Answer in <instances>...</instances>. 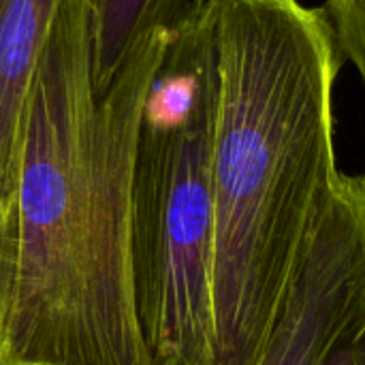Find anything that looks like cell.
<instances>
[{"label": "cell", "mask_w": 365, "mask_h": 365, "mask_svg": "<svg viewBox=\"0 0 365 365\" xmlns=\"http://www.w3.org/2000/svg\"><path fill=\"white\" fill-rule=\"evenodd\" d=\"M252 365H365V175L334 186Z\"/></svg>", "instance_id": "277c9868"}, {"label": "cell", "mask_w": 365, "mask_h": 365, "mask_svg": "<svg viewBox=\"0 0 365 365\" xmlns=\"http://www.w3.org/2000/svg\"><path fill=\"white\" fill-rule=\"evenodd\" d=\"M216 103L218 79L186 105L143 101L133 265L139 319L156 365H212Z\"/></svg>", "instance_id": "3957f363"}, {"label": "cell", "mask_w": 365, "mask_h": 365, "mask_svg": "<svg viewBox=\"0 0 365 365\" xmlns=\"http://www.w3.org/2000/svg\"><path fill=\"white\" fill-rule=\"evenodd\" d=\"M178 28L145 36L96 96L86 0L58 2L0 212V355L156 365L135 289V169L145 92Z\"/></svg>", "instance_id": "6da1fadb"}, {"label": "cell", "mask_w": 365, "mask_h": 365, "mask_svg": "<svg viewBox=\"0 0 365 365\" xmlns=\"http://www.w3.org/2000/svg\"><path fill=\"white\" fill-rule=\"evenodd\" d=\"M218 103L212 143V365H252L342 171L327 15L299 0H210Z\"/></svg>", "instance_id": "7a4b0ae2"}, {"label": "cell", "mask_w": 365, "mask_h": 365, "mask_svg": "<svg viewBox=\"0 0 365 365\" xmlns=\"http://www.w3.org/2000/svg\"><path fill=\"white\" fill-rule=\"evenodd\" d=\"M323 11L342 62L349 60L365 83V0H325Z\"/></svg>", "instance_id": "52a82bcc"}, {"label": "cell", "mask_w": 365, "mask_h": 365, "mask_svg": "<svg viewBox=\"0 0 365 365\" xmlns=\"http://www.w3.org/2000/svg\"><path fill=\"white\" fill-rule=\"evenodd\" d=\"M60 0H0V212L6 207L28 86Z\"/></svg>", "instance_id": "5b68a950"}, {"label": "cell", "mask_w": 365, "mask_h": 365, "mask_svg": "<svg viewBox=\"0 0 365 365\" xmlns=\"http://www.w3.org/2000/svg\"><path fill=\"white\" fill-rule=\"evenodd\" d=\"M201 0H86L92 43V86L101 96L130 51L150 34L175 30Z\"/></svg>", "instance_id": "8992f818"}, {"label": "cell", "mask_w": 365, "mask_h": 365, "mask_svg": "<svg viewBox=\"0 0 365 365\" xmlns=\"http://www.w3.org/2000/svg\"><path fill=\"white\" fill-rule=\"evenodd\" d=\"M0 365H45V364H32V361H19V359H11L0 355Z\"/></svg>", "instance_id": "ba28073f"}]
</instances>
